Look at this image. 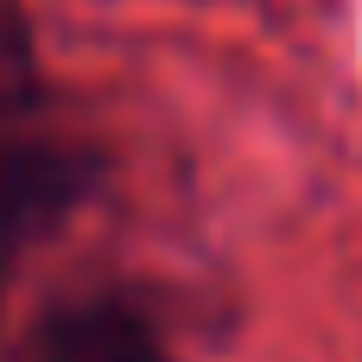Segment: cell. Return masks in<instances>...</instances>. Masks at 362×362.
Here are the masks:
<instances>
[{"mask_svg":"<svg viewBox=\"0 0 362 362\" xmlns=\"http://www.w3.org/2000/svg\"><path fill=\"white\" fill-rule=\"evenodd\" d=\"M57 89L38 57V32L19 0H0V115H51Z\"/></svg>","mask_w":362,"mask_h":362,"instance_id":"obj_3","label":"cell"},{"mask_svg":"<svg viewBox=\"0 0 362 362\" xmlns=\"http://www.w3.org/2000/svg\"><path fill=\"white\" fill-rule=\"evenodd\" d=\"M108 185V153L95 140L57 134L51 115H0V286L70 229L83 204Z\"/></svg>","mask_w":362,"mask_h":362,"instance_id":"obj_1","label":"cell"},{"mask_svg":"<svg viewBox=\"0 0 362 362\" xmlns=\"http://www.w3.org/2000/svg\"><path fill=\"white\" fill-rule=\"evenodd\" d=\"M25 362H172V337L127 286H95L38 312Z\"/></svg>","mask_w":362,"mask_h":362,"instance_id":"obj_2","label":"cell"}]
</instances>
